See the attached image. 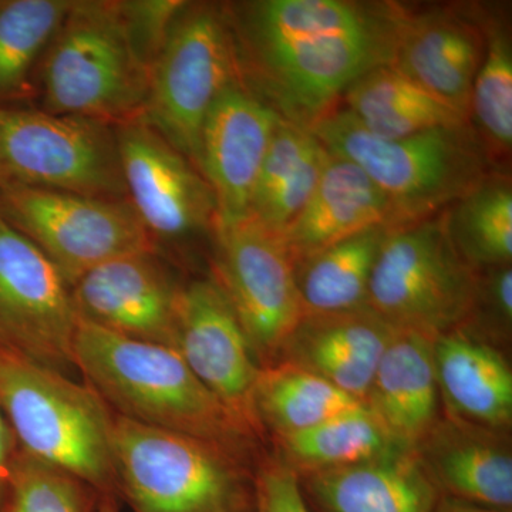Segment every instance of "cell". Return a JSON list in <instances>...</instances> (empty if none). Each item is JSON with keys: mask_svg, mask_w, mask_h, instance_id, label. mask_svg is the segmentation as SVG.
Returning <instances> with one entry per match:
<instances>
[{"mask_svg": "<svg viewBox=\"0 0 512 512\" xmlns=\"http://www.w3.org/2000/svg\"><path fill=\"white\" fill-rule=\"evenodd\" d=\"M443 413L487 427L512 429V369L507 352L463 328L433 339Z\"/></svg>", "mask_w": 512, "mask_h": 512, "instance_id": "cell-20", "label": "cell"}, {"mask_svg": "<svg viewBox=\"0 0 512 512\" xmlns=\"http://www.w3.org/2000/svg\"><path fill=\"white\" fill-rule=\"evenodd\" d=\"M256 512H312L299 477L272 454L255 468Z\"/></svg>", "mask_w": 512, "mask_h": 512, "instance_id": "cell-35", "label": "cell"}, {"mask_svg": "<svg viewBox=\"0 0 512 512\" xmlns=\"http://www.w3.org/2000/svg\"><path fill=\"white\" fill-rule=\"evenodd\" d=\"M256 512V511H255Z\"/></svg>", "mask_w": 512, "mask_h": 512, "instance_id": "cell-39", "label": "cell"}, {"mask_svg": "<svg viewBox=\"0 0 512 512\" xmlns=\"http://www.w3.org/2000/svg\"><path fill=\"white\" fill-rule=\"evenodd\" d=\"M114 131L127 201L158 254L214 238L217 202L198 168L141 117Z\"/></svg>", "mask_w": 512, "mask_h": 512, "instance_id": "cell-10", "label": "cell"}, {"mask_svg": "<svg viewBox=\"0 0 512 512\" xmlns=\"http://www.w3.org/2000/svg\"><path fill=\"white\" fill-rule=\"evenodd\" d=\"M241 80L225 5L187 2L151 67L141 119L198 168L205 119L222 92Z\"/></svg>", "mask_w": 512, "mask_h": 512, "instance_id": "cell-8", "label": "cell"}, {"mask_svg": "<svg viewBox=\"0 0 512 512\" xmlns=\"http://www.w3.org/2000/svg\"><path fill=\"white\" fill-rule=\"evenodd\" d=\"M389 229H366L293 265L303 316L367 305L370 278Z\"/></svg>", "mask_w": 512, "mask_h": 512, "instance_id": "cell-27", "label": "cell"}, {"mask_svg": "<svg viewBox=\"0 0 512 512\" xmlns=\"http://www.w3.org/2000/svg\"><path fill=\"white\" fill-rule=\"evenodd\" d=\"M477 282L478 271L454 245L444 211L387 231L367 306L396 329L434 339L467 322Z\"/></svg>", "mask_w": 512, "mask_h": 512, "instance_id": "cell-7", "label": "cell"}, {"mask_svg": "<svg viewBox=\"0 0 512 512\" xmlns=\"http://www.w3.org/2000/svg\"><path fill=\"white\" fill-rule=\"evenodd\" d=\"M184 0H124L120 12L138 57L151 70Z\"/></svg>", "mask_w": 512, "mask_h": 512, "instance_id": "cell-34", "label": "cell"}, {"mask_svg": "<svg viewBox=\"0 0 512 512\" xmlns=\"http://www.w3.org/2000/svg\"><path fill=\"white\" fill-rule=\"evenodd\" d=\"M101 494L19 450L2 512H96Z\"/></svg>", "mask_w": 512, "mask_h": 512, "instance_id": "cell-32", "label": "cell"}, {"mask_svg": "<svg viewBox=\"0 0 512 512\" xmlns=\"http://www.w3.org/2000/svg\"><path fill=\"white\" fill-rule=\"evenodd\" d=\"M312 512H431L440 493L413 450L299 477Z\"/></svg>", "mask_w": 512, "mask_h": 512, "instance_id": "cell-22", "label": "cell"}, {"mask_svg": "<svg viewBox=\"0 0 512 512\" xmlns=\"http://www.w3.org/2000/svg\"><path fill=\"white\" fill-rule=\"evenodd\" d=\"M487 26L457 10L404 12L387 66L409 77L464 119L483 62Z\"/></svg>", "mask_w": 512, "mask_h": 512, "instance_id": "cell-17", "label": "cell"}, {"mask_svg": "<svg viewBox=\"0 0 512 512\" xmlns=\"http://www.w3.org/2000/svg\"><path fill=\"white\" fill-rule=\"evenodd\" d=\"M441 495L512 512L511 431L443 416L413 447Z\"/></svg>", "mask_w": 512, "mask_h": 512, "instance_id": "cell-18", "label": "cell"}, {"mask_svg": "<svg viewBox=\"0 0 512 512\" xmlns=\"http://www.w3.org/2000/svg\"><path fill=\"white\" fill-rule=\"evenodd\" d=\"M0 214L49 258L70 288L104 262L156 251L127 200L56 191H0Z\"/></svg>", "mask_w": 512, "mask_h": 512, "instance_id": "cell-11", "label": "cell"}, {"mask_svg": "<svg viewBox=\"0 0 512 512\" xmlns=\"http://www.w3.org/2000/svg\"><path fill=\"white\" fill-rule=\"evenodd\" d=\"M127 200L114 126L35 106L0 107V191Z\"/></svg>", "mask_w": 512, "mask_h": 512, "instance_id": "cell-9", "label": "cell"}, {"mask_svg": "<svg viewBox=\"0 0 512 512\" xmlns=\"http://www.w3.org/2000/svg\"><path fill=\"white\" fill-rule=\"evenodd\" d=\"M460 328L507 352L512 330V266L478 271L477 295L470 318Z\"/></svg>", "mask_w": 512, "mask_h": 512, "instance_id": "cell-33", "label": "cell"}, {"mask_svg": "<svg viewBox=\"0 0 512 512\" xmlns=\"http://www.w3.org/2000/svg\"><path fill=\"white\" fill-rule=\"evenodd\" d=\"M0 407L22 453L117 497L113 412L89 384L0 343Z\"/></svg>", "mask_w": 512, "mask_h": 512, "instance_id": "cell-4", "label": "cell"}, {"mask_svg": "<svg viewBox=\"0 0 512 512\" xmlns=\"http://www.w3.org/2000/svg\"><path fill=\"white\" fill-rule=\"evenodd\" d=\"M111 450L133 512H255V471L231 448L113 413Z\"/></svg>", "mask_w": 512, "mask_h": 512, "instance_id": "cell-6", "label": "cell"}, {"mask_svg": "<svg viewBox=\"0 0 512 512\" xmlns=\"http://www.w3.org/2000/svg\"><path fill=\"white\" fill-rule=\"evenodd\" d=\"M274 456L298 477L357 466L410 450L387 433L365 404L330 417L301 433L276 437Z\"/></svg>", "mask_w": 512, "mask_h": 512, "instance_id": "cell-26", "label": "cell"}, {"mask_svg": "<svg viewBox=\"0 0 512 512\" xmlns=\"http://www.w3.org/2000/svg\"><path fill=\"white\" fill-rule=\"evenodd\" d=\"M175 350L229 412L258 433L251 400L262 366L237 312L211 275L181 288Z\"/></svg>", "mask_w": 512, "mask_h": 512, "instance_id": "cell-14", "label": "cell"}, {"mask_svg": "<svg viewBox=\"0 0 512 512\" xmlns=\"http://www.w3.org/2000/svg\"><path fill=\"white\" fill-rule=\"evenodd\" d=\"M447 228L474 269L511 265L512 188L505 177H487L446 210Z\"/></svg>", "mask_w": 512, "mask_h": 512, "instance_id": "cell-30", "label": "cell"}, {"mask_svg": "<svg viewBox=\"0 0 512 512\" xmlns=\"http://www.w3.org/2000/svg\"><path fill=\"white\" fill-rule=\"evenodd\" d=\"M342 97L345 110L360 126L389 140L470 124L453 107L387 64L360 76Z\"/></svg>", "mask_w": 512, "mask_h": 512, "instance_id": "cell-25", "label": "cell"}, {"mask_svg": "<svg viewBox=\"0 0 512 512\" xmlns=\"http://www.w3.org/2000/svg\"><path fill=\"white\" fill-rule=\"evenodd\" d=\"M485 26L487 43L471 90L468 121L476 123L488 157H507L512 147L511 39L494 20Z\"/></svg>", "mask_w": 512, "mask_h": 512, "instance_id": "cell-31", "label": "cell"}, {"mask_svg": "<svg viewBox=\"0 0 512 512\" xmlns=\"http://www.w3.org/2000/svg\"><path fill=\"white\" fill-rule=\"evenodd\" d=\"M365 406L397 443L413 450L443 416L433 339L399 330L377 365Z\"/></svg>", "mask_w": 512, "mask_h": 512, "instance_id": "cell-23", "label": "cell"}, {"mask_svg": "<svg viewBox=\"0 0 512 512\" xmlns=\"http://www.w3.org/2000/svg\"><path fill=\"white\" fill-rule=\"evenodd\" d=\"M329 156L309 128L281 117L256 181L248 217L284 234L311 198Z\"/></svg>", "mask_w": 512, "mask_h": 512, "instance_id": "cell-24", "label": "cell"}, {"mask_svg": "<svg viewBox=\"0 0 512 512\" xmlns=\"http://www.w3.org/2000/svg\"><path fill=\"white\" fill-rule=\"evenodd\" d=\"M150 70L138 57L119 2L73 0L40 60L35 107L111 126L138 119Z\"/></svg>", "mask_w": 512, "mask_h": 512, "instance_id": "cell-5", "label": "cell"}, {"mask_svg": "<svg viewBox=\"0 0 512 512\" xmlns=\"http://www.w3.org/2000/svg\"><path fill=\"white\" fill-rule=\"evenodd\" d=\"M77 325L66 279L0 214V343L67 373Z\"/></svg>", "mask_w": 512, "mask_h": 512, "instance_id": "cell-13", "label": "cell"}, {"mask_svg": "<svg viewBox=\"0 0 512 512\" xmlns=\"http://www.w3.org/2000/svg\"><path fill=\"white\" fill-rule=\"evenodd\" d=\"M397 332L367 305L305 315L286 339L276 363L301 367L365 404L377 365Z\"/></svg>", "mask_w": 512, "mask_h": 512, "instance_id": "cell-19", "label": "cell"}, {"mask_svg": "<svg viewBox=\"0 0 512 512\" xmlns=\"http://www.w3.org/2000/svg\"><path fill=\"white\" fill-rule=\"evenodd\" d=\"M431 512H507L494 510V508L483 507V505L466 503V501L456 500V498L441 495L437 503L434 504Z\"/></svg>", "mask_w": 512, "mask_h": 512, "instance_id": "cell-37", "label": "cell"}, {"mask_svg": "<svg viewBox=\"0 0 512 512\" xmlns=\"http://www.w3.org/2000/svg\"><path fill=\"white\" fill-rule=\"evenodd\" d=\"M18 453V444H16L12 430H10L2 407H0V512H2L3 505H5L9 481L12 477V470Z\"/></svg>", "mask_w": 512, "mask_h": 512, "instance_id": "cell-36", "label": "cell"}, {"mask_svg": "<svg viewBox=\"0 0 512 512\" xmlns=\"http://www.w3.org/2000/svg\"><path fill=\"white\" fill-rule=\"evenodd\" d=\"M279 120L244 80L232 83L211 107L201 131L198 170L214 192L218 225L248 217Z\"/></svg>", "mask_w": 512, "mask_h": 512, "instance_id": "cell-16", "label": "cell"}, {"mask_svg": "<svg viewBox=\"0 0 512 512\" xmlns=\"http://www.w3.org/2000/svg\"><path fill=\"white\" fill-rule=\"evenodd\" d=\"M73 0H0V107L35 99L36 73Z\"/></svg>", "mask_w": 512, "mask_h": 512, "instance_id": "cell-29", "label": "cell"}, {"mask_svg": "<svg viewBox=\"0 0 512 512\" xmlns=\"http://www.w3.org/2000/svg\"><path fill=\"white\" fill-rule=\"evenodd\" d=\"M74 369L117 416L221 444L249 456L256 433L191 372L180 353L79 319Z\"/></svg>", "mask_w": 512, "mask_h": 512, "instance_id": "cell-2", "label": "cell"}, {"mask_svg": "<svg viewBox=\"0 0 512 512\" xmlns=\"http://www.w3.org/2000/svg\"><path fill=\"white\" fill-rule=\"evenodd\" d=\"M184 282L157 251L104 262L72 285L79 319L126 338L175 349L178 299Z\"/></svg>", "mask_w": 512, "mask_h": 512, "instance_id": "cell-15", "label": "cell"}, {"mask_svg": "<svg viewBox=\"0 0 512 512\" xmlns=\"http://www.w3.org/2000/svg\"><path fill=\"white\" fill-rule=\"evenodd\" d=\"M96 512H121L116 495H101Z\"/></svg>", "mask_w": 512, "mask_h": 512, "instance_id": "cell-38", "label": "cell"}, {"mask_svg": "<svg viewBox=\"0 0 512 512\" xmlns=\"http://www.w3.org/2000/svg\"><path fill=\"white\" fill-rule=\"evenodd\" d=\"M212 242V278L237 312L261 366L274 365L303 316L284 238L247 217L218 225Z\"/></svg>", "mask_w": 512, "mask_h": 512, "instance_id": "cell-12", "label": "cell"}, {"mask_svg": "<svg viewBox=\"0 0 512 512\" xmlns=\"http://www.w3.org/2000/svg\"><path fill=\"white\" fill-rule=\"evenodd\" d=\"M375 227L392 228L386 195L362 168L330 154L311 198L282 238L295 265Z\"/></svg>", "mask_w": 512, "mask_h": 512, "instance_id": "cell-21", "label": "cell"}, {"mask_svg": "<svg viewBox=\"0 0 512 512\" xmlns=\"http://www.w3.org/2000/svg\"><path fill=\"white\" fill-rule=\"evenodd\" d=\"M363 404L311 372L275 363L262 367L251 400L255 430L272 439L301 433Z\"/></svg>", "mask_w": 512, "mask_h": 512, "instance_id": "cell-28", "label": "cell"}, {"mask_svg": "<svg viewBox=\"0 0 512 512\" xmlns=\"http://www.w3.org/2000/svg\"><path fill=\"white\" fill-rule=\"evenodd\" d=\"M242 79L279 116L311 128L360 76L389 64L406 8L350 0L229 3Z\"/></svg>", "mask_w": 512, "mask_h": 512, "instance_id": "cell-1", "label": "cell"}, {"mask_svg": "<svg viewBox=\"0 0 512 512\" xmlns=\"http://www.w3.org/2000/svg\"><path fill=\"white\" fill-rule=\"evenodd\" d=\"M309 130L383 191L392 228L446 211L487 177L488 154L471 124L389 140L373 136L345 109H332Z\"/></svg>", "mask_w": 512, "mask_h": 512, "instance_id": "cell-3", "label": "cell"}]
</instances>
